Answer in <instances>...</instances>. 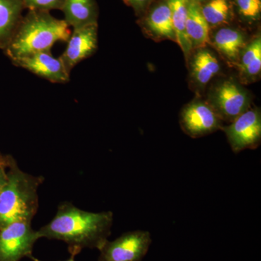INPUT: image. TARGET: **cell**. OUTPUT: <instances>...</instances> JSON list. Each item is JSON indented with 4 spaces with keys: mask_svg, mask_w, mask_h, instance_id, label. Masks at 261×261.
<instances>
[{
    "mask_svg": "<svg viewBox=\"0 0 261 261\" xmlns=\"http://www.w3.org/2000/svg\"><path fill=\"white\" fill-rule=\"evenodd\" d=\"M224 132L231 149L236 153L245 149L255 148L261 137L260 113L257 110L245 111L226 127Z\"/></svg>",
    "mask_w": 261,
    "mask_h": 261,
    "instance_id": "cell-6",
    "label": "cell"
},
{
    "mask_svg": "<svg viewBox=\"0 0 261 261\" xmlns=\"http://www.w3.org/2000/svg\"><path fill=\"white\" fill-rule=\"evenodd\" d=\"M240 69L248 76L258 74L261 70V39L257 38L246 48L242 58Z\"/></svg>",
    "mask_w": 261,
    "mask_h": 261,
    "instance_id": "cell-18",
    "label": "cell"
},
{
    "mask_svg": "<svg viewBox=\"0 0 261 261\" xmlns=\"http://www.w3.org/2000/svg\"><path fill=\"white\" fill-rule=\"evenodd\" d=\"M113 223L111 211L89 212L64 202L50 222L37 231L40 239L64 242L70 254L76 256L84 248L100 250L111 235Z\"/></svg>",
    "mask_w": 261,
    "mask_h": 261,
    "instance_id": "cell-1",
    "label": "cell"
},
{
    "mask_svg": "<svg viewBox=\"0 0 261 261\" xmlns=\"http://www.w3.org/2000/svg\"><path fill=\"white\" fill-rule=\"evenodd\" d=\"M240 14L247 18L254 19L260 15L261 0H237Z\"/></svg>",
    "mask_w": 261,
    "mask_h": 261,
    "instance_id": "cell-21",
    "label": "cell"
},
{
    "mask_svg": "<svg viewBox=\"0 0 261 261\" xmlns=\"http://www.w3.org/2000/svg\"><path fill=\"white\" fill-rule=\"evenodd\" d=\"M39 239L32 222L16 221L0 228V261H20L29 257Z\"/></svg>",
    "mask_w": 261,
    "mask_h": 261,
    "instance_id": "cell-4",
    "label": "cell"
},
{
    "mask_svg": "<svg viewBox=\"0 0 261 261\" xmlns=\"http://www.w3.org/2000/svg\"><path fill=\"white\" fill-rule=\"evenodd\" d=\"M61 11L63 20L72 28L97 23V6L94 0H64Z\"/></svg>",
    "mask_w": 261,
    "mask_h": 261,
    "instance_id": "cell-12",
    "label": "cell"
},
{
    "mask_svg": "<svg viewBox=\"0 0 261 261\" xmlns=\"http://www.w3.org/2000/svg\"><path fill=\"white\" fill-rule=\"evenodd\" d=\"M209 25H219L227 20L229 6L227 0H211L201 9Z\"/></svg>",
    "mask_w": 261,
    "mask_h": 261,
    "instance_id": "cell-19",
    "label": "cell"
},
{
    "mask_svg": "<svg viewBox=\"0 0 261 261\" xmlns=\"http://www.w3.org/2000/svg\"><path fill=\"white\" fill-rule=\"evenodd\" d=\"M42 176L24 172L8 157L7 180L0 191V228L16 221L32 222L39 207L38 190Z\"/></svg>",
    "mask_w": 261,
    "mask_h": 261,
    "instance_id": "cell-3",
    "label": "cell"
},
{
    "mask_svg": "<svg viewBox=\"0 0 261 261\" xmlns=\"http://www.w3.org/2000/svg\"><path fill=\"white\" fill-rule=\"evenodd\" d=\"M7 163L5 165H0V191L7 180Z\"/></svg>",
    "mask_w": 261,
    "mask_h": 261,
    "instance_id": "cell-22",
    "label": "cell"
},
{
    "mask_svg": "<svg viewBox=\"0 0 261 261\" xmlns=\"http://www.w3.org/2000/svg\"><path fill=\"white\" fill-rule=\"evenodd\" d=\"M195 1H197V0H195Z\"/></svg>",
    "mask_w": 261,
    "mask_h": 261,
    "instance_id": "cell-26",
    "label": "cell"
},
{
    "mask_svg": "<svg viewBox=\"0 0 261 261\" xmlns=\"http://www.w3.org/2000/svg\"><path fill=\"white\" fill-rule=\"evenodd\" d=\"M147 25L156 35L176 40L171 10L167 4L160 5L151 13Z\"/></svg>",
    "mask_w": 261,
    "mask_h": 261,
    "instance_id": "cell-17",
    "label": "cell"
},
{
    "mask_svg": "<svg viewBox=\"0 0 261 261\" xmlns=\"http://www.w3.org/2000/svg\"><path fill=\"white\" fill-rule=\"evenodd\" d=\"M75 255H72V254H70V256L69 258L68 259V260H63V261H75ZM29 257L32 261H42V260H39V259L37 258V257H36L33 256L32 255H30V256H29Z\"/></svg>",
    "mask_w": 261,
    "mask_h": 261,
    "instance_id": "cell-24",
    "label": "cell"
},
{
    "mask_svg": "<svg viewBox=\"0 0 261 261\" xmlns=\"http://www.w3.org/2000/svg\"><path fill=\"white\" fill-rule=\"evenodd\" d=\"M182 128L193 137L212 133L221 127L219 116L210 106L203 102H194L183 110Z\"/></svg>",
    "mask_w": 261,
    "mask_h": 261,
    "instance_id": "cell-9",
    "label": "cell"
},
{
    "mask_svg": "<svg viewBox=\"0 0 261 261\" xmlns=\"http://www.w3.org/2000/svg\"><path fill=\"white\" fill-rule=\"evenodd\" d=\"M220 65L216 57L206 49H201L194 58L192 73L199 84L205 85L219 73Z\"/></svg>",
    "mask_w": 261,
    "mask_h": 261,
    "instance_id": "cell-15",
    "label": "cell"
},
{
    "mask_svg": "<svg viewBox=\"0 0 261 261\" xmlns=\"http://www.w3.org/2000/svg\"><path fill=\"white\" fill-rule=\"evenodd\" d=\"M214 44L228 59L235 60L245 44V39L243 34L238 31L222 29L215 35Z\"/></svg>",
    "mask_w": 261,
    "mask_h": 261,
    "instance_id": "cell-16",
    "label": "cell"
},
{
    "mask_svg": "<svg viewBox=\"0 0 261 261\" xmlns=\"http://www.w3.org/2000/svg\"><path fill=\"white\" fill-rule=\"evenodd\" d=\"M152 243L150 233L136 230L123 233L101 247L98 261H141Z\"/></svg>",
    "mask_w": 261,
    "mask_h": 261,
    "instance_id": "cell-5",
    "label": "cell"
},
{
    "mask_svg": "<svg viewBox=\"0 0 261 261\" xmlns=\"http://www.w3.org/2000/svg\"><path fill=\"white\" fill-rule=\"evenodd\" d=\"M63 19L55 18L49 12L29 10L3 50L12 63L24 57L51 51L58 42H68L71 34Z\"/></svg>",
    "mask_w": 261,
    "mask_h": 261,
    "instance_id": "cell-2",
    "label": "cell"
},
{
    "mask_svg": "<svg viewBox=\"0 0 261 261\" xmlns=\"http://www.w3.org/2000/svg\"><path fill=\"white\" fill-rule=\"evenodd\" d=\"M8 162V157H3L1 154H0V165L6 164Z\"/></svg>",
    "mask_w": 261,
    "mask_h": 261,
    "instance_id": "cell-25",
    "label": "cell"
},
{
    "mask_svg": "<svg viewBox=\"0 0 261 261\" xmlns=\"http://www.w3.org/2000/svg\"><path fill=\"white\" fill-rule=\"evenodd\" d=\"M189 3L190 0H167L166 3L171 10L176 42L185 53H190L192 47L186 32Z\"/></svg>",
    "mask_w": 261,
    "mask_h": 261,
    "instance_id": "cell-14",
    "label": "cell"
},
{
    "mask_svg": "<svg viewBox=\"0 0 261 261\" xmlns=\"http://www.w3.org/2000/svg\"><path fill=\"white\" fill-rule=\"evenodd\" d=\"M187 37L192 45L205 47L210 42V25L201 13L198 3L190 0L186 21Z\"/></svg>",
    "mask_w": 261,
    "mask_h": 261,
    "instance_id": "cell-13",
    "label": "cell"
},
{
    "mask_svg": "<svg viewBox=\"0 0 261 261\" xmlns=\"http://www.w3.org/2000/svg\"><path fill=\"white\" fill-rule=\"evenodd\" d=\"M215 102L220 115L233 121L247 111L248 99L245 92L236 84L226 82L216 90Z\"/></svg>",
    "mask_w": 261,
    "mask_h": 261,
    "instance_id": "cell-10",
    "label": "cell"
},
{
    "mask_svg": "<svg viewBox=\"0 0 261 261\" xmlns=\"http://www.w3.org/2000/svg\"><path fill=\"white\" fill-rule=\"evenodd\" d=\"M126 1L135 8H140L145 4L147 0H126Z\"/></svg>",
    "mask_w": 261,
    "mask_h": 261,
    "instance_id": "cell-23",
    "label": "cell"
},
{
    "mask_svg": "<svg viewBox=\"0 0 261 261\" xmlns=\"http://www.w3.org/2000/svg\"><path fill=\"white\" fill-rule=\"evenodd\" d=\"M24 9L32 11L49 12L63 8L64 0H22Z\"/></svg>",
    "mask_w": 261,
    "mask_h": 261,
    "instance_id": "cell-20",
    "label": "cell"
},
{
    "mask_svg": "<svg viewBox=\"0 0 261 261\" xmlns=\"http://www.w3.org/2000/svg\"><path fill=\"white\" fill-rule=\"evenodd\" d=\"M22 0H0V49L4 50L23 18Z\"/></svg>",
    "mask_w": 261,
    "mask_h": 261,
    "instance_id": "cell-11",
    "label": "cell"
},
{
    "mask_svg": "<svg viewBox=\"0 0 261 261\" xmlns=\"http://www.w3.org/2000/svg\"><path fill=\"white\" fill-rule=\"evenodd\" d=\"M12 63L51 83L66 84L70 81V73L65 69L61 58L53 56L51 51L34 53Z\"/></svg>",
    "mask_w": 261,
    "mask_h": 261,
    "instance_id": "cell-8",
    "label": "cell"
},
{
    "mask_svg": "<svg viewBox=\"0 0 261 261\" xmlns=\"http://www.w3.org/2000/svg\"><path fill=\"white\" fill-rule=\"evenodd\" d=\"M66 49L61 55V61L68 73L81 62L89 58L97 48V23L73 29L67 42Z\"/></svg>",
    "mask_w": 261,
    "mask_h": 261,
    "instance_id": "cell-7",
    "label": "cell"
}]
</instances>
